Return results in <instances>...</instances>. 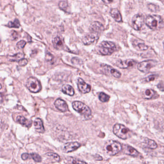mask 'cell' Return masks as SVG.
I'll use <instances>...</instances> for the list:
<instances>
[{
    "instance_id": "f546056e",
    "label": "cell",
    "mask_w": 164,
    "mask_h": 164,
    "mask_svg": "<svg viewBox=\"0 0 164 164\" xmlns=\"http://www.w3.org/2000/svg\"><path fill=\"white\" fill-rule=\"evenodd\" d=\"M30 158L33 159L34 161L36 162H40L41 161V157L40 155L37 154L32 153L30 154Z\"/></svg>"
},
{
    "instance_id": "9c48e42d",
    "label": "cell",
    "mask_w": 164,
    "mask_h": 164,
    "mask_svg": "<svg viewBox=\"0 0 164 164\" xmlns=\"http://www.w3.org/2000/svg\"><path fill=\"white\" fill-rule=\"evenodd\" d=\"M80 146L81 144L76 142H68L64 144L62 148V150L64 153H68L77 150L79 147H80Z\"/></svg>"
},
{
    "instance_id": "7a4b0ae2",
    "label": "cell",
    "mask_w": 164,
    "mask_h": 164,
    "mask_svg": "<svg viewBox=\"0 0 164 164\" xmlns=\"http://www.w3.org/2000/svg\"><path fill=\"white\" fill-rule=\"evenodd\" d=\"M146 25L153 30L158 29L162 28L163 25V19L158 15H149L145 20Z\"/></svg>"
},
{
    "instance_id": "f1b7e54d",
    "label": "cell",
    "mask_w": 164,
    "mask_h": 164,
    "mask_svg": "<svg viewBox=\"0 0 164 164\" xmlns=\"http://www.w3.org/2000/svg\"><path fill=\"white\" fill-rule=\"evenodd\" d=\"M134 46H135L134 47L136 46L137 49L140 51H145L148 49V46L144 43H136V44L134 45Z\"/></svg>"
},
{
    "instance_id": "277c9868",
    "label": "cell",
    "mask_w": 164,
    "mask_h": 164,
    "mask_svg": "<svg viewBox=\"0 0 164 164\" xmlns=\"http://www.w3.org/2000/svg\"><path fill=\"white\" fill-rule=\"evenodd\" d=\"M72 107L75 110L80 113L86 119H89L91 115V111L88 106L80 101L72 103Z\"/></svg>"
},
{
    "instance_id": "52a82bcc",
    "label": "cell",
    "mask_w": 164,
    "mask_h": 164,
    "mask_svg": "<svg viewBox=\"0 0 164 164\" xmlns=\"http://www.w3.org/2000/svg\"><path fill=\"white\" fill-rule=\"evenodd\" d=\"M157 64V61L153 60H148L139 63L137 66L139 70L144 73L149 72L152 68L156 66Z\"/></svg>"
},
{
    "instance_id": "3957f363",
    "label": "cell",
    "mask_w": 164,
    "mask_h": 164,
    "mask_svg": "<svg viewBox=\"0 0 164 164\" xmlns=\"http://www.w3.org/2000/svg\"><path fill=\"white\" fill-rule=\"evenodd\" d=\"M113 133L121 139L126 140L130 138L131 131L122 124H116L113 127Z\"/></svg>"
},
{
    "instance_id": "9a60e30c",
    "label": "cell",
    "mask_w": 164,
    "mask_h": 164,
    "mask_svg": "<svg viewBox=\"0 0 164 164\" xmlns=\"http://www.w3.org/2000/svg\"><path fill=\"white\" fill-rule=\"evenodd\" d=\"M96 38L98 39V38L96 36H95L92 33H91V34L86 35V36L83 37L82 41L84 45H89L92 44V43H94L96 40Z\"/></svg>"
},
{
    "instance_id": "4fadbf2b",
    "label": "cell",
    "mask_w": 164,
    "mask_h": 164,
    "mask_svg": "<svg viewBox=\"0 0 164 164\" xmlns=\"http://www.w3.org/2000/svg\"><path fill=\"white\" fill-rule=\"evenodd\" d=\"M90 30L92 34L94 33L98 36L103 31L104 27L101 23L95 21L91 24L90 27Z\"/></svg>"
},
{
    "instance_id": "1f68e13d",
    "label": "cell",
    "mask_w": 164,
    "mask_h": 164,
    "mask_svg": "<svg viewBox=\"0 0 164 164\" xmlns=\"http://www.w3.org/2000/svg\"><path fill=\"white\" fill-rule=\"evenodd\" d=\"M158 76L157 75H151L145 79H144V82H152L155 80L156 79H157Z\"/></svg>"
},
{
    "instance_id": "e0dca14e",
    "label": "cell",
    "mask_w": 164,
    "mask_h": 164,
    "mask_svg": "<svg viewBox=\"0 0 164 164\" xmlns=\"http://www.w3.org/2000/svg\"><path fill=\"white\" fill-rule=\"evenodd\" d=\"M35 128L36 131L39 133H43L45 131L44 126L43 125V121L41 119L37 118L35 119L34 122Z\"/></svg>"
},
{
    "instance_id": "d4e9b609",
    "label": "cell",
    "mask_w": 164,
    "mask_h": 164,
    "mask_svg": "<svg viewBox=\"0 0 164 164\" xmlns=\"http://www.w3.org/2000/svg\"><path fill=\"white\" fill-rule=\"evenodd\" d=\"M7 26L9 28L18 29L20 26V21L17 19H15L14 20V21H10L9 22L8 25H7Z\"/></svg>"
},
{
    "instance_id": "2e32d148",
    "label": "cell",
    "mask_w": 164,
    "mask_h": 164,
    "mask_svg": "<svg viewBox=\"0 0 164 164\" xmlns=\"http://www.w3.org/2000/svg\"><path fill=\"white\" fill-rule=\"evenodd\" d=\"M124 151L126 154L132 156H134V157L138 156L139 154V153L138 152V151L136 150L133 147L130 145H128L125 146Z\"/></svg>"
},
{
    "instance_id": "4dcf8cb0",
    "label": "cell",
    "mask_w": 164,
    "mask_h": 164,
    "mask_svg": "<svg viewBox=\"0 0 164 164\" xmlns=\"http://www.w3.org/2000/svg\"><path fill=\"white\" fill-rule=\"evenodd\" d=\"M59 7L62 10L65 11H66V9L68 8V2L65 1H60L59 3Z\"/></svg>"
},
{
    "instance_id": "83f0119b",
    "label": "cell",
    "mask_w": 164,
    "mask_h": 164,
    "mask_svg": "<svg viewBox=\"0 0 164 164\" xmlns=\"http://www.w3.org/2000/svg\"><path fill=\"white\" fill-rule=\"evenodd\" d=\"M67 160L68 161L69 163H71L72 164H87L85 162L72 157H68V158Z\"/></svg>"
},
{
    "instance_id": "5b68a950",
    "label": "cell",
    "mask_w": 164,
    "mask_h": 164,
    "mask_svg": "<svg viewBox=\"0 0 164 164\" xmlns=\"http://www.w3.org/2000/svg\"><path fill=\"white\" fill-rule=\"evenodd\" d=\"M116 50V46L111 41H103L100 44L98 50L100 53L103 55H111Z\"/></svg>"
},
{
    "instance_id": "4316f807",
    "label": "cell",
    "mask_w": 164,
    "mask_h": 164,
    "mask_svg": "<svg viewBox=\"0 0 164 164\" xmlns=\"http://www.w3.org/2000/svg\"><path fill=\"white\" fill-rule=\"evenodd\" d=\"M99 99L102 102H107L109 101L110 96L104 92H100L99 94Z\"/></svg>"
},
{
    "instance_id": "836d02e7",
    "label": "cell",
    "mask_w": 164,
    "mask_h": 164,
    "mask_svg": "<svg viewBox=\"0 0 164 164\" xmlns=\"http://www.w3.org/2000/svg\"><path fill=\"white\" fill-rule=\"evenodd\" d=\"M148 7L151 11H153L154 12L157 11V9H158V8H157V6L152 4V3H150V4H148Z\"/></svg>"
},
{
    "instance_id": "484cf974",
    "label": "cell",
    "mask_w": 164,
    "mask_h": 164,
    "mask_svg": "<svg viewBox=\"0 0 164 164\" xmlns=\"http://www.w3.org/2000/svg\"><path fill=\"white\" fill-rule=\"evenodd\" d=\"M46 156L49 158L52 159L55 161L59 162L60 160V157L59 156L54 153H51V152L48 153L46 154Z\"/></svg>"
},
{
    "instance_id": "d6986e66",
    "label": "cell",
    "mask_w": 164,
    "mask_h": 164,
    "mask_svg": "<svg viewBox=\"0 0 164 164\" xmlns=\"http://www.w3.org/2000/svg\"><path fill=\"white\" fill-rule=\"evenodd\" d=\"M16 121L25 127H29L31 125V121L28 120L23 116H18L16 119Z\"/></svg>"
},
{
    "instance_id": "7c38bea8",
    "label": "cell",
    "mask_w": 164,
    "mask_h": 164,
    "mask_svg": "<svg viewBox=\"0 0 164 164\" xmlns=\"http://www.w3.org/2000/svg\"><path fill=\"white\" fill-rule=\"evenodd\" d=\"M77 87L79 91L82 94H87L91 90V87L81 78H79L77 82Z\"/></svg>"
},
{
    "instance_id": "7402d4cb",
    "label": "cell",
    "mask_w": 164,
    "mask_h": 164,
    "mask_svg": "<svg viewBox=\"0 0 164 164\" xmlns=\"http://www.w3.org/2000/svg\"><path fill=\"white\" fill-rule=\"evenodd\" d=\"M156 92L152 89H148L142 94V97L145 99H151L156 95Z\"/></svg>"
},
{
    "instance_id": "ffe728a7",
    "label": "cell",
    "mask_w": 164,
    "mask_h": 164,
    "mask_svg": "<svg viewBox=\"0 0 164 164\" xmlns=\"http://www.w3.org/2000/svg\"><path fill=\"white\" fill-rule=\"evenodd\" d=\"M62 91L64 94H66V95L71 96L74 95V90L73 87L70 85L67 84V85H64L63 86Z\"/></svg>"
},
{
    "instance_id": "5bb4252c",
    "label": "cell",
    "mask_w": 164,
    "mask_h": 164,
    "mask_svg": "<svg viewBox=\"0 0 164 164\" xmlns=\"http://www.w3.org/2000/svg\"><path fill=\"white\" fill-rule=\"evenodd\" d=\"M54 105L58 110L62 112H66L68 110V107L66 103L60 98H58L55 101Z\"/></svg>"
},
{
    "instance_id": "8992f818",
    "label": "cell",
    "mask_w": 164,
    "mask_h": 164,
    "mask_svg": "<svg viewBox=\"0 0 164 164\" xmlns=\"http://www.w3.org/2000/svg\"><path fill=\"white\" fill-rule=\"evenodd\" d=\"M26 87L29 91L33 93L40 92L42 88L40 81L33 77H29L27 80Z\"/></svg>"
},
{
    "instance_id": "ac0fdd59",
    "label": "cell",
    "mask_w": 164,
    "mask_h": 164,
    "mask_svg": "<svg viewBox=\"0 0 164 164\" xmlns=\"http://www.w3.org/2000/svg\"><path fill=\"white\" fill-rule=\"evenodd\" d=\"M110 15L111 17L114 19L116 22H121L122 21L121 15L120 12L117 9L114 8L110 11Z\"/></svg>"
},
{
    "instance_id": "d6a6232c",
    "label": "cell",
    "mask_w": 164,
    "mask_h": 164,
    "mask_svg": "<svg viewBox=\"0 0 164 164\" xmlns=\"http://www.w3.org/2000/svg\"><path fill=\"white\" fill-rule=\"evenodd\" d=\"M26 44V42L25 40H21L17 43V46L18 48L23 49L25 47Z\"/></svg>"
},
{
    "instance_id": "b9f144b4",
    "label": "cell",
    "mask_w": 164,
    "mask_h": 164,
    "mask_svg": "<svg viewBox=\"0 0 164 164\" xmlns=\"http://www.w3.org/2000/svg\"><path fill=\"white\" fill-rule=\"evenodd\" d=\"M163 45H164V43H163Z\"/></svg>"
},
{
    "instance_id": "6da1fadb",
    "label": "cell",
    "mask_w": 164,
    "mask_h": 164,
    "mask_svg": "<svg viewBox=\"0 0 164 164\" xmlns=\"http://www.w3.org/2000/svg\"><path fill=\"white\" fill-rule=\"evenodd\" d=\"M122 145L121 144L117 141L110 140L105 144L103 150L106 154L109 156H115L121 150Z\"/></svg>"
},
{
    "instance_id": "44dd1931",
    "label": "cell",
    "mask_w": 164,
    "mask_h": 164,
    "mask_svg": "<svg viewBox=\"0 0 164 164\" xmlns=\"http://www.w3.org/2000/svg\"><path fill=\"white\" fill-rule=\"evenodd\" d=\"M52 44L54 47L57 50H61L63 48V43L59 37H56L52 39Z\"/></svg>"
},
{
    "instance_id": "74e56055",
    "label": "cell",
    "mask_w": 164,
    "mask_h": 164,
    "mask_svg": "<svg viewBox=\"0 0 164 164\" xmlns=\"http://www.w3.org/2000/svg\"><path fill=\"white\" fill-rule=\"evenodd\" d=\"M30 158V154L28 153H24L21 155V158L24 160H26Z\"/></svg>"
},
{
    "instance_id": "8fae6325",
    "label": "cell",
    "mask_w": 164,
    "mask_h": 164,
    "mask_svg": "<svg viewBox=\"0 0 164 164\" xmlns=\"http://www.w3.org/2000/svg\"><path fill=\"white\" fill-rule=\"evenodd\" d=\"M137 62L133 59H127L126 60H119L117 63V66L122 69H127L134 66Z\"/></svg>"
},
{
    "instance_id": "603a6c76",
    "label": "cell",
    "mask_w": 164,
    "mask_h": 164,
    "mask_svg": "<svg viewBox=\"0 0 164 164\" xmlns=\"http://www.w3.org/2000/svg\"><path fill=\"white\" fill-rule=\"evenodd\" d=\"M145 144L147 146V147L150 149H155L157 148V144L156 142L153 140L150 139L148 138H145L144 140Z\"/></svg>"
},
{
    "instance_id": "30bf717a",
    "label": "cell",
    "mask_w": 164,
    "mask_h": 164,
    "mask_svg": "<svg viewBox=\"0 0 164 164\" xmlns=\"http://www.w3.org/2000/svg\"><path fill=\"white\" fill-rule=\"evenodd\" d=\"M101 67L102 68L103 70L105 73H108L116 78H120L121 76V74L119 70L114 69L112 66L107 65H101Z\"/></svg>"
},
{
    "instance_id": "d590c367",
    "label": "cell",
    "mask_w": 164,
    "mask_h": 164,
    "mask_svg": "<svg viewBox=\"0 0 164 164\" xmlns=\"http://www.w3.org/2000/svg\"><path fill=\"white\" fill-rule=\"evenodd\" d=\"M54 57L53 55L50 52H47L46 54L45 55V60L46 61H51L53 59Z\"/></svg>"
},
{
    "instance_id": "e575fe53",
    "label": "cell",
    "mask_w": 164,
    "mask_h": 164,
    "mask_svg": "<svg viewBox=\"0 0 164 164\" xmlns=\"http://www.w3.org/2000/svg\"><path fill=\"white\" fill-rule=\"evenodd\" d=\"M28 63V60L25 58H23L18 62V65L21 66H25L26 65H27Z\"/></svg>"
},
{
    "instance_id": "cb8c5ba5",
    "label": "cell",
    "mask_w": 164,
    "mask_h": 164,
    "mask_svg": "<svg viewBox=\"0 0 164 164\" xmlns=\"http://www.w3.org/2000/svg\"><path fill=\"white\" fill-rule=\"evenodd\" d=\"M25 55L22 53H17V54H14L13 56H11L10 58V60L11 61H19L20 60L23 59Z\"/></svg>"
},
{
    "instance_id": "ba28073f",
    "label": "cell",
    "mask_w": 164,
    "mask_h": 164,
    "mask_svg": "<svg viewBox=\"0 0 164 164\" xmlns=\"http://www.w3.org/2000/svg\"><path fill=\"white\" fill-rule=\"evenodd\" d=\"M144 17L142 14H138L134 15L132 20V25L134 29L136 31L141 30L144 25Z\"/></svg>"
},
{
    "instance_id": "ab89813d",
    "label": "cell",
    "mask_w": 164,
    "mask_h": 164,
    "mask_svg": "<svg viewBox=\"0 0 164 164\" xmlns=\"http://www.w3.org/2000/svg\"><path fill=\"white\" fill-rule=\"evenodd\" d=\"M12 36L14 39H17V38H18V34L17 32L14 31L13 33H12Z\"/></svg>"
},
{
    "instance_id": "8d00e7d4",
    "label": "cell",
    "mask_w": 164,
    "mask_h": 164,
    "mask_svg": "<svg viewBox=\"0 0 164 164\" xmlns=\"http://www.w3.org/2000/svg\"><path fill=\"white\" fill-rule=\"evenodd\" d=\"M72 63L74 64H80L82 63V60L79 59V58H77V57H74L71 59Z\"/></svg>"
},
{
    "instance_id": "60d3db41",
    "label": "cell",
    "mask_w": 164,
    "mask_h": 164,
    "mask_svg": "<svg viewBox=\"0 0 164 164\" xmlns=\"http://www.w3.org/2000/svg\"><path fill=\"white\" fill-rule=\"evenodd\" d=\"M163 109H164V106H163Z\"/></svg>"
},
{
    "instance_id": "f35d334b",
    "label": "cell",
    "mask_w": 164,
    "mask_h": 164,
    "mask_svg": "<svg viewBox=\"0 0 164 164\" xmlns=\"http://www.w3.org/2000/svg\"><path fill=\"white\" fill-rule=\"evenodd\" d=\"M95 157V159L96 160H98V161H101V160H103L102 157H101V156H100L99 155H96V156H94Z\"/></svg>"
}]
</instances>
